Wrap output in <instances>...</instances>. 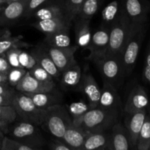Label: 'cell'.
Returning <instances> with one entry per match:
<instances>
[{"mask_svg":"<svg viewBox=\"0 0 150 150\" xmlns=\"http://www.w3.org/2000/svg\"><path fill=\"white\" fill-rule=\"evenodd\" d=\"M22 48H11L5 52L6 57L12 67H22L19 62V54Z\"/></svg>","mask_w":150,"mask_h":150,"instance_id":"f35d334b","label":"cell"},{"mask_svg":"<svg viewBox=\"0 0 150 150\" xmlns=\"http://www.w3.org/2000/svg\"><path fill=\"white\" fill-rule=\"evenodd\" d=\"M73 123L67 108L62 104H57L44 109L41 127L54 137L62 139L70 125Z\"/></svg>","mask_w":150,"mask_h":150,"instance_id":"3957f363","label":"cell"},{"mask_svg":"<svg viewBox=\"0 0 150 150\" xmlns=\"http://www.w3.org/2000/svg\"><path fill=\"white\" fill-rule=\"evenodd\" d=\"M1 139H0V150H1Z\"/></svg>","mask_w":150,"mask_h":150,"instance_id":"816d5d0a","label":"cell"},{"mask_svg":"<svg viewBox=\"0 0 150 150\" xmlns=\"http://www.w3.org/2000/svg\"><path fill=\"white\" fill-rule=\"evenodd\" d=\"M86 134L72 123L66 129L62 140L71 150H82Z\"/></svg>","mask_w":150,"mask_h":150,"instance_id":"7402d4cb","label":"cell"},{"mask_svg":"<svg viewBox=\"0 0 150 150\" xmlns=\"http://www.w3.org/2000/svg\"><path fill=\"white\" fill-rule=\"evenodd\" d=\"M56 84L53 82H43L38 80L31 76L29 72L26 73L15 89L23 93H40V92H53Z\"/></svg>","mask_w":150,"mask_h":150,"instance_id":"7c38bea8","label":"cell"},{"mask_svg":"<svg viewBox=\"0 0 150 150\" xmlns=\"http://www.w3.org/2000/svg\"><path fill=\"white\" fill-rule=\"evenodd\" d=\"M122 103L116 86L110 82L103 80V88L100 89V97L98 106L105 109L122 111V110L123 111V109H122Z\"/></svg>","mask_w":150,"mask_h":150,"instance_id":"4fadbf2b","label":"cell"},{"mask_svg":"<svg viewBox=\"0 0 150 150\" xmlns=\"http://www.w3.org/2000/svg\"><path fill=\"white\" fill-rule=\"evenodd\" d=\"M136 150H150V116L147 113L138 138Z\"/></svg>","mask_w":150,"mask_h":150,"instance_id":"f1b7e54d","label":"cell"},{"mask_svg":"<svg viewBox=\"0 0 150 150\" xmlns=\"http://www.w3.org/2000/svg\"><path fill=\"white\" fill-rule=\"evenodd\" d=\"M131 21L121 6L116 20L109 26V44L107 52L120 56L130 32Z\"/></svg>","mask_w":150,"mask_h":150,"instance_id":"5b68a950","label":"cell"},{"mask_svg":"<svg viewBox=\"0 0 150 150\" xmlns=\"http://www.w3.org/2000/svg\"><path fill=\"white\" fill-rule=\"evenodd\" d=\"M9 124H7V122L4 121H1L0 120V130L3 132L4 133H8L9 131Z\"/></svg>","mask_w":150,"mask_h":150,"instance_id":"f6af8a7d","label":"cell"},{"mask_svg":"<svg viewBox=\"0 0 150 150\" xmlns=\"http://www.w3.org/2000/svg\"><path fill=\"white\" fill-rule=\"evenodd\" d=\"M2 82H7V74L0 72V83Z\"/></svg>","mask_w":150,"mask_h":150,"instance_id":"c3c4849f","label":"cell"},{"mask_svg":"<svg viewBox=\"0 0 150 150\" xmlns=\"http://www.w3.org/2000/svg\"><path fill=\"white\" fill-rule=\"evenodd\" d=\"M17 1V0H0V8L6 7L8 4H11V3L14 2V1Z\"/></svg>","mask_w":150,"mask_h":150,"instance_id":"7dc6e473","label":"cell"},{"mask_svg":"<svg viewBox=\"0 0 150 150\" xmlns=\"http://www.w3.org/2000/svg\"><path fill=\"white\" fill-rule=\"evenodd\" d=\"M11 35V33L7 28H0V38Z\"/></svg>","mask_w":150,"mask_h":150,"instance_id":"bcb514c9","label":"cell"},{"mask_svg":"<svg viewBox=\"0 0 150 150\" xmlns=\"http://www.w3.org/2000/svg\"><path fill=\"white\" fill-rule=\"evenodd\" d=\"M26 95L32 100L36 106L41 109H45L52 105L61 104L60 103L61 99L59 97L54 93V91L49 92L28 93Z\"/></svg>","mask_w":150,"mask_h":150,"instance_id":"cb8c5ba5","label":"cell"},{"mask_svg":"<svg viewBox=\"0 0 150 150\" xmlns=\"http://www.w3.org/2000/svg\"><path fill=\"white\" fill-rule=\"evenodd\" d=\"M122 111L110 110L98 106L89 109L81 119L73 122V125L86 134L95 131L110 130L120 121Z\"/></svg>","mask_w":150,"mask_h":150,"instance_id":"6da1fadb","label":"cell"},{"mask_svg":"<svg viewBox=\"0 0 150 150\" xmlns=\"http://www.w3.org/2000/svg\"><path fill=\"white\" fill-rule=\"evenodd\" d=\"M148 108H149V113H148V114L150 116V104H149V105H148Z\"/></svg>","mask_w":150,"mask_h":150,"instance_id":"f907efd6","label":"cell"},{"mask_svg":"<svg viewBox=\"0 0 150 150\" xmlns=\"http://www.w3.org/2000/svg\"><path fill=\"white\" fill-rule=\"evenodd\" d=\"M11 67H12L7 61L5 53L0 54V72L4 73V74H7Z\"/></svg>","mask_w":150,"mask_h":150,"instance_id":"b9f144b4","label":"cell"},{"mask_svg":"<svg viewBox=\"0 0 150 150\" xmlns=\"http://www.w3.org/2000/svg\"><path fill=\"white\" fill-rule=\"evenodd\" d=\"M61 83L66 88H74L79 86L82 76V71L78 64L63 71L61 74Z\"/></svg>","mask_w":150,"mask_h":150,"instance_id":"d4e9b609","label":"cell"},{"mask_svg":"<svg viewBox=\"0 0 150 150\" xmlns=\"http://www.w3.org/2000/svg\"><path fill=\"white\" fill-rule=\"evenodd\" d=\"M131 22L148 21L150 2L148 0H119Z\"/></svg>","mask_w":150,"mask_h":150,"instance_id":"9c48e42d","label":"cell"},{"mask_svg":"<svg viewBox=\"0 0 150 150\" xmlns=\"http://www.w3.org/2000/svg\"><path fill=\"white\" fill-rule=\"evenodd\" d=\"M111 150L110 130L91 132L86 134L82 150Z\"/></svg>","mask_w":150,"mask_h":150,"instance_id":"2e32d148","label":"cell"},{"mask_svg":"<svg viewBox=\"0 0 150 150\" xmlns=\"http://www.w3.org/2000/svg\"><path fill=\"white\" fill-rule=\"evenodd\" d=\"M45 44L48 46L55 48H64L70 45V31L64 30L48 34L45 35L44 38Z\"/></svg>","mask_w":150,"mask_h":150,"instance_id":"484cf974","label":"cell"},{"mask_svg":"<svg viewBox=\"0 0 150 150\" xmlns=\"http://www.w3.org/2000/svg\"><path fill=\"white\" fill-rule=\"evenodd\" d=\"M144 77L150 83V43L149 51H148V54L146 56V64H145L144 69Z\"/></svg>","mask_w":150,"mask_h":150,"instance_id":"7bdbcfd3","label":"cell"},{"mask_svg":"<svg viewBox=\"0 0 150 150\" xmlns=\"http://www.w3.org/2000/svg\"><path fill=\"white\" fill-rule=\"evenodd\" d=\"M70 23L71 22L67 20V18H55L45 20H38L31 25L45 35L59 31H70Z\"/></svg>","mask_w":150,"mask_h":150,"instance_id":"e0dca14e","label":"cell"},{"mask_svg":"<svg viewBox=\"0 0 150 150\" xmlns=\"http://www.w3.org/2000/svg\"><path fill=\"white\" fill-rule=\"evenodd\" d=\"M147 22H131L128 38L121 54L125 76H129L134 69L147 30Z\"/></svg>","mask_w":150,"mask_h":150,"instance_id":"7a4b0ae2","label":"cell"},{"mask_svg":"<svg viewBox=\"0 0 150 150\" xmlns=\"http://www.w3.org/2000/svg\"><path fill=\"white\" fill-rule=\"evenodd\" d=\"M38 127L32 123L22 121L12 127L10 134L13 139L35 150H41L46 145V142Z\"/></svg>","mask_w":150,"mask_h":150,"instance_id":"52a82bcc","label":"cell"},{"mask_svg":"<svg viewBox=\"0 0 150 150\" xmlns=\"http://www.w3.org/2000/svg\"><path fill=\"white\" fill-rule=\"evenodd\" d=\"M79 48L78 45H69L64 48L48 46L46 50L58 70L62 73L67 69L77 64L75 54Z\"/></svg>","mask_w":150,"mask_h":150,"instance_id":"ba28073f","label":"cell"},{"mask_svg":"<svg viewBox=\"0 0 150 150\" xmlns=\"http://www.w3.org/2000/svg\"><path fill=\"white\" fill-rule=\"evenodd\" d=\"M19 62L23 68L29 70L37 64L36 60L31 54V53L21 49L19 54Z\"/></svg>","mask_w":150,"mask_h":150,"instance_id":"8d00e7d4","label":"cell"},{"mask_svg":"<svg viewBox=\"0 0 150 150\" xmlns=\"http://www.w3.org/2000/svg\"><path fill=\"white\" fill-rule=\"evenodd\" d=\"M18 115L13 105H0V120L11 124L17 119Z\"/></svg>","mask_w":150,"mask_h":150,"instance_id":"d590c367","label":"cell"},{"mask_svg":"<svg viewBox=\"0 0 150 150\" xmlns=\"http://www.w3.org/2000/svg\"><path fill=\"white\" fill-rule=\"evenodd\" d=\"M91 108H92L89 105V103H86L84 101L80 100L72 103L67 108V110H68L69 114H70L73 122H76L81 119L84 116V114Z\"/></svg>","mask_w":150,"mask_h":150,"instance_id":"4dcf8cb0","label":"cell"},{"mask_svg":"<svg viewBox=\"0 0 150 150\" xmlns=\"http://www.w3.org/2000/svg\"><path fill=\"white\" fill-rule=\"evenodd\" d=\"M28 1L29 0H17L0 8V27L13 24L23 17Z\"/></svg>","mask_w":150,"mask_h":150,"instance_id":"9a60e30c","label":"cell"},{"mask_svg":"<svg viewBox=\"0 0 150 150\" xmlns=\"http://www.w3.org/2000/svg\"><path fill=\"white\" fill-rule=\"evenodd\" d=\"M49 1L45 3V5H42L36 10L32 16L38 20H45L55 18H66L64 8V1L57 0L52 1L51 4H48Z\"/></svg>","mask_w":150,"mask_h":150,"instance_id":"44dd1931","label":"cell"},{"mask_svg":"<svg viewBox=\"0 0 150 150\" xmlns=\"http://www.w3.org/2000/svg\"><path fill=\"white\" fill-rule=\"evenodd\" d=\"M28 71L31 74V76H33L38 80L43 82H53L54 81V78L43 68L41 67L40 64L37 63L33 67L29 70Z\"/></svg>","mask_w":150,"mask_h":150,"instance_id":"e575fe53","label":"cell"},{"mask_svg":"<svg viewBox=\"0 0 150 150\" xmlns=\"http://www.w3.org/2000/svg\"><path fill=\"white\" fill-rule=\"evenodd\" d=\"M101 0H84L78 13L77 17L90 20L100 5Z\"/></svg>","mask_w":150,"mask_h":150,"instance_id":"f546056e","label":"cell"},{"mask_svg":"<svg viewBox=\"0 0 150 150\" xmlns=\"http://www.w3.org/2000/svg\"><path fill=\"white\" fill-rule=\"evenodd\" d=\"M17 92L16 89L9 84L8 82L0 83V95H13Z\"/></svg>","mask_w":150,"mask_h":150,"instance_id":"60d3db41","label":"cell"},{"mask_svg":"<svg viewBox=\"0 0 150 150\" xmlns=\"http://www.w3.org/2000/svg\"><path fill=\"white\" fill-rule=\"evenodd\" d=\"M4 136V133H3L1 130H0V139H3V137Z\"/></svg>","mask_w":150,"mask_h":150,"instance_id":"681fc988","label":"cell"},{"mask_svg":"<svg viewBox=\"0 0 150 150\" xmlns=\"http://www.w3.org/2000/svg\"><path fill=\"white\" fill-rule=\"evenodd\" d=\"M30 53L36 60L37 63L43 67L54 79H58L61 76L62 73L55 65L45 47L38 45L34 48Z\"/></svg>","mask_w":150,"mask_h":150,"instance_id":"ffe728a7","label":"cell"},{"mask_svg":"<svg viewBox=\"0 0 150 150\" xmlns=\"http://www.w3.org/2000/svg\"><path fill=\"white\" fill-rule=\"evenodd\" d=\"M146 116V110H142L131 114H125L124 125L128 133L130 149L136 150L138 138L144 122Z\"/></svg>","mask_w":150,"mask_h":150,"instance_id":"8fae6325","label":"cell"},{"mask_svg":"<svg viewBox=\"0 0 150 150\" xmlns=\"http://www.w3.org/2000/svg\"><path fill=\"white\" fill-rule=\"evenodd\" d=\"M79 86L81 92L87 98L91 108L98 107L100 97V88L98 86L94 76L88 72L82 73Z\"/></svg>","mask_w":150,"mask_h":150,"instance_id":"5bb4252c","label":"cell"},{"mask_svg":"<svg viewBox=\"0 0 150 150\" xmlns=\"http://www.w3.org/2000/svg\"><path fill=\"white\" fill-rule=\"evenodd\" d=\"M76 42L79 47L86 48L90 42L92 34L90 31V20L79 18L75 26Z\"/></svg>","mask_w":150,"mask_h":150,"instance_id":"603a6c76","label":"cell"},{"mask_svg":"<svg viewBox=\"0 0 150 150\" xmlns=\"http://www.w3.org/2000/svg\"><path fill=\"white\" fill-rule=\"evenodd\" d=\"M30 46V44L24 42L21 37L9 35L0 38V54H4L11 48H26Z\"/></svg>","mask_w":150,"mask_h":150,"instance_id":"83f0119b","label":"cell"},{"mask_svg":"<svg viewBox=\"0 0 150 150\" xmlns=\"http://www.w3.org/2000/svg\"><path fill=\"white\" fill-rule=\"evenodd\" d=\"M111 150H130V143L128 133L124 124L117 122L110 130Z\"/></svg>","mask_w":150,"mask_h":150,"instance_id":"ac0fdd59","label":"cell"},{"mask_svg":"<svg viewBox=\"0 0 150 150\" xmlns=\"http://www.w3.org/2000/svg\"><path fill=\"white\" fill-rule=\"evenodd\" d=\"M47 145L50 149L52 150H71L62 139L55 137L54 139L50 140Z\"/></svg>","mask_w":150,"mask_h":150,"instance_id":"ab89813d","label":"cell"},{"mask_svg":"<svg viewBox=\"0 0 150 150\" xmlns=\"http://www.w3.org/2000/svg\"><path fill=\"white\" fill-rule=\"evenodd\" d=\"M149 104V99L144 88L136 85L131 89L123 108L125 114H131L146 110Z\"/></svg>","mask_w":150,"mask_h":150,"instance_id":"30bf717a","label":"cell"},{"mask_svg":"<svg viewBox=\"0 0 150 150\" xmlns=\"http://www.w3.org/2000/svg\"><path fill=\"white\" fill-rule=\"evenodd\" d=\"M121 5L119 0H113L108 3L102 11V21L105 27L109 28L120 13Z\"/></svg>","mask_w":150,"mask_h":150,"instance_id":"4316f807","label":"cell"},{"mask_svg":"<svg viewBox=\"0 0 150 150\" xmlns=\"http://www.w3.org/2000/svg\"><path fill=\"white\" fill-rule=\"evenodd\" d=\"M12 105L18 117L22 121L40 126L43 118L44 109L36 106L32 100L26 94L17 91L14 95Z\"/></svg>","mask_w":150,"mask_h":150,"instance_id":"8992f818","label":"cell"},{"mask_svg":"<svg viewBox=\"0 0 150 150\" xmlns=\"http://www.w3.org/2000/svg\"><path fill=\"white\" fill-rule=\"evenodd\" d=\"M84 0H64V8L67 20L73 21L77 17L78 13Z\"/></svg>","mask_w":150,"mask_h":150,"instance_id":"1f68e13d","label":"cell"},{"mask_svg":"<svg viewBox=\"0 0 150 150\" xmlns=\"http://www.w3.org/2000/svg\"><path fill=\"white\" fill-rule=\"evenodd\" d=\"M27 70L23 67H11L7 74V82L13 87H16L20 81L25 76Z\"/></svg>","mask_w":150,"mask_h":150,"instance_id":"836d02e7","label":"cell"},{"mask_svg":"<svg viewBox=\"0 0 150 150\" xmlns=\"http://www.w3.org/2000/svg\"><path fill=\"white\" fill-rule=\"evenodd\" d=\"M1 150H35L31 146H27L18 142L13 138L4 136L1 139Z\"/></svg>","mask_w":150,"mask_h":150,"instance_id":"d6a6232c","label":"cell"},{"mask_svg":"<svg viewBox=\"0 0 150 150\" xmlns=\"http://www.w3.org/2000/svg\"><path fill=\"white\" fill-rule=\"evenodd\" d=\"M109 44V28L102 27L92 35L90 42L86 47L89 55L103 54L108 51Z\"/></svg>","mask_w":150,"mask_h":150,"instance_id":"d6986e66","label":"cell"},{"mask_svg":"<svg viewBox=\"0 0 150 150\" xmlns=\"http://www.w3.org/2000/svg\"><path fill=\"white\" fill-rule=\"evenodd\" d=\"M48 1L50 0H29L25 8L23 17L26 18L32 17L34 13L40 7L45 4V3L48 2Z\"/></svg>","mask_w":150,"mask_h":150,"instance_id":"74e56055","label":"cell"},{"mask_svg":"<svg viewBox=\"0 0 150 150\" xmlns=\"http://www.w3.org/2000/svg\"><path fill=\"white\" fill-rule=\"evenodd\" d=\"M91 60L98 67L104 80L117 86L125 77L122 62L120 56L113 55L108 52L89 55Z\"/></svg>","mask_w":150,"mask_h":150,"instance_id":"277c9868","label":"cell"},{"mask_svg":"<svg viewBox=\"0 0 150 150\" xmlns=\"http://www.w3.org/2000/svg\"><path fill=\"white\" fill-rule=\"evenodd\" d=\"M14 95H0V105H12Z\"/></svg>","mask_w":150,"mask_h":150,"instance_id":"ee69618b","label":"cell"}]
</instances>
